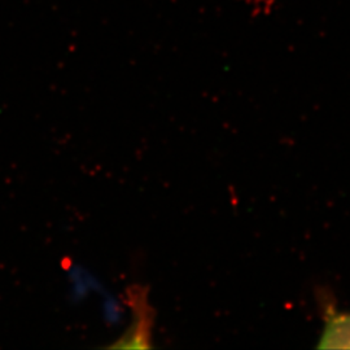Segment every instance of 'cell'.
Masks as SVG:
<instances>
[{
	"label": "cell",
	"instance_id": "obj_2",
	"mask_svg": "<svg viewBox=\"0 0 350 350\" xmlns=\"http://www.w3.org/2000/svg\"><path fill=\"white\" fill-rule=\"evenodd\" d=\"M252 17H269L275 12L279 0H238Z\"/></svg>",
	"mask_w": 350,
	"mask_h": 350
},
{
	"label": "cell",
	"instance_id": "obj_1",
	"mask_svg": "<svg viewBox=\"0 0 350 350\" xmlns=\"http://www.w3.org/2000/svg\"><path fill=\"white\" fill-rule=\"evenodd\" d=\"M126 304L131 309V325L122 336L108 345L109 349H150L156 312L150 305V288L131 284L125 289Z\"/></svg>",
	"mask_w": 350,
	"mask_h": 350
}]
</instances>
